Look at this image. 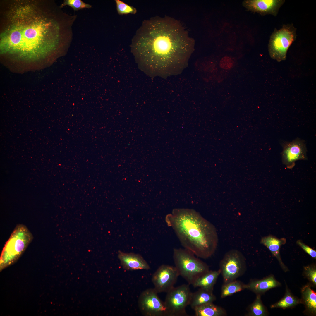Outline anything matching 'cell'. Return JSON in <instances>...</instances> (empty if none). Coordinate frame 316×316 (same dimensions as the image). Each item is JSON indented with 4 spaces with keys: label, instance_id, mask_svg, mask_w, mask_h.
<instances>
[{
    "label": "cell",
    "instance_id": "obj_1",
    "mask_svg": "<svg viewBox=\"0 0 316 316\" xmlns=\"http://www.w3.org/2000/svg\"><path fill=\"white\" fill-rule=\"evenodd\" d=\"M0 6L1 54L35 60L70 46L75 17L53 1L7 0Z\"/></svg>",
    "mask_w": 316,
    "mask_h": 316
},
{
    "label": "cell",
    "instance_id": "obj_2",
    "mask_svg": "<svg viewBox=\"0 0 316 316\" xmlns=\"http://www.w3.org/2000/svg\"><path fill=\"white\" fill-rule=\"evenodd\" d=\"M194 44L178 21L156 17L143 22L131 47L139 62L152 71L173 74L187 64Z\"/></svg>",
    "mask_w": 316,
    "mask_h": 316
},
{
    "label": "cell",
    "instance_id": "obj_3",
    "mask_svg": "<svg viewBox=\"0 0 316 316\" xmlns=\"http://www.w3.org/2000/svg\"><path fill=\"white\" fill-rule=\"evenodd\" d=\"M165 219L184 248L204 259L214 254L219 240L216 229L199 213L191 209H175Z\"/></svg>",
    "mask_w": 316,
    "mask_h": 316
},
{
    "label": "cell",
    "instance_id": "obj_4",
    "mask_svg": "<svg viewBox=\"0 0 316 316\" xmlns=\"http://www.w3.org/2000/svg\"><path fill=\"white\" fill-rule=\"evenodd\" d=\"M195 256L184 248L173 249L175 267L179 276L184 279L189 285H192L199 278L209 270L208 265Z\"/></svg>",
    "mask_w": 316,
    "mask_h": 316
},
{
    "label": "cell",
    "instance_id": "obj_5",
    "mask_svg": "<svg viewBox=\"0 0 316 316\" xmlns=\"http://www.w3.org/2000/svg\"><path fill=\"white\" fill-rule=\"evenodd\" d=\"M33 236L27 227L23 224L16 226L6 242L0 257V269L13 263L31 242Z\"/></svg>",
    "mask_w": 316,
    "mask_h": 316
},
{
    "label": "cell",
    "instance_id": "obj_6",
    "mask_svg": "<svg viewBox=\"0 0 316 316\" xmlns=\"http://www.w3.org/2000/svg\"><path fill=\"white\" fill-rule=\"evenodd\" d=\"M296 28L293 24L284 25L280 29H275L268 45L270 57L278 62L286 59L287 51L296 37Z\"/></svg>",
    "mask_w": 316,
    "mask_h": 316
},
{
    "label": "cell",
    "instance_id": "obj_7",
    "mask_svg": "<svg viewBox=\"0 0 316 316\" xmlns=\"http://www.w3.org/2000/svg\"><path fill=\"white\" fill-rule=\"evenodd\" d=\"M192 293L188 284L174 287L167 292L164 302L166 316H188L186 308L190 305Z\"/></svg>",
    "mask_w": 316,
    "mask_h": 316
},
{
    "label": "cell",
    "instance_id": "obj_8",
    "mask_svg": "<svg viewBox=\"0 0 316 316\" xmlns=\"http://www.w3.org/2000/svg\"><path fill=\"white\" fill-rule=\"evenodd\" d=\"M246 269L245 258L236 249H231L224 255L219 263V269L224 284L236 279L243 275Z\"/></svg>",
    "mask_w": 316,
    "mask_h": 316
},
{
    "label": "cell",
    "instance_id": "obj_9",
    "mask_svg": "<svg viewBox=\"0 0 316 316\" xmlns=\"http://www.w3.org/2000/svg\"><path fill=\"white\" fill-rule=\"evenodd\" d=\"M154 288L147 289L141 294L138 300L139 308L146 316H166L164 302L158 295Z\"/></svg>",
    "mask_w": 316,
    "mask_h": 316
},
{
    "label": "cell",
    "instance_id": "obj_10",
    "mask_svg": "<svg viewBox=\"0 0 316 316\" xmlns=\"http://www.w3.org/2000/svg\"><path fill=\"white\" fill-rule=\"evenodd\" d=\"M179 276L175 266L164 264L161 265L152 277L154 289L158 293L168 292L174 287Z\"/></svg>",
    "mask_w": 316,
    "mask_h": 316
},
{
    "label": "cell",
    "instance_id": "obj_11",
    "mask_svg": "<svg viewBox=\"0 0 316 316\" xmlns=\"http://www.w3.org/2000/svg\"><path fill=\"white\" fill-rule=\"evenodd\" d=\"M283 148L282 162L288 169L293 168L297 161L307 159L306 145L303 140L299 138L290 142L284 143Z\"/></svg>",
    "mask_w": 316,
    "mask_h": 316
},
{
    "label": "cell",
    "instance_id": "obj_12",
    "mask_svg": "<svg viewBox=\"0 0 316 316\" xmlns=\"http://www.w3.org/2000/svg\"><path fill=\"white\" fill-rule=\"evenodd\" d=\"M284 0H249L245 1V6L248 10L262 15H277Z\"/></svg>",
    "mask_w": 316,
    "mask_h": 316
},
{
    "label": "cell",
    "instance_id": "obj_13",
    "mask_svg": "<svg viewBox=\"0 0 316 316\" xmlns=\"http://www.w3.org/2000/svg\"><path fill=\"white\" fill-rule=\"evenodd\" d=\"M118 257L123 267L128 270H148L150 267L143 257L139 254L126 253L119 251Z\"/></svg>",
    "mask_w": 316,
    "mask_h": 316
},
{
    "label": "cell",
    "instance_id": "obj_14",
    "mask_svg": "<svg viewBox=\"0 0 316 316\" xmlns=\"http://www.w3.org/2000/svg\"><path fill=\"white\" fill-rule=\"evenodd\" d=\"M286 242V239L284 238L279 239L272 235L262 237L260 241V243L268 248L273 255L277 258L285 271H287L288 269L281 260L280 249L281 245L284 244Z\"/></svg>",
    "mask_w": 316,
    "mask_h": 316
},
{
    "label": "cell",
    "instance_id": "obj_15",
    "mask_svg": "<svg viewBox=\"0 0 316 316\" xmlns=\"http://www.w3.org/2000/svg\"><path fill=\"white\" fill-rule=\"evenodd\" d=\"M280 284L272 276L264 279L253 280L247 284V289L257 294L262 293L272 288L278 286Z\"/></svg>",
    "mask_w": 316,
    "mask_h": 316
},
{
    "label": "cell",
    "instance_id": "obj_16",
    "mask_svg": "<svg viewBox=\"0 0 316 316\" xmlns=\"http://www.w3.org/2000/svg\"><path fill=\"white\" fill-rule=\"evenodd\" d=\"M216 299L213 291L200 288L197 291L192 293L189 305L193 309L198 306L213 303Z\"/></svg>",
    "mask_w": 316,
    "mask_h": 316
},
{
    "label": "cell",
    "instance_id": "obj_17",
    "mask_svg": "<svg viewBox=\"0 0 316 316\" xmlns=\"http://www.w3.org/2000/svg\"><path fill=\"white\" fill-rule=\"evenodd\" d=\"M221 274L220 270H210L199 278L192 285L194 287H199L213 291L214 286Z\"/></svg>",
    "mask_w": 316,
    "mask_h": 316
},
{
    "label": "cell",
    "instance_id": "obj_18",
    "mask_svg": "<svg viewBox=\"0 0 316 316\" xmlns=\"http://www.w3.org/2000/svg\"><path fill=\"white\" fill-rule=\"evenodd\" d=\"M196 316H224L225 310L213 303H209L195 307L193 309Z\"/></svg>",
    "mask_w": 316,
    "mask_h": 316
},
{
    "label": "cell",
    "instance_id": "obj_19",
    "mask_svg": "<svg viewBox=\"0 0 316 316\" xmlns=\"http://www.w3.org/2000/svg\"><path fill=\"white\" fill-rule=\"evenodd\" d=\"M302 298L307 311L312 315L316 314V293L308 285L301 289Z\"/></svg>",
    "mask_w": 316,
    "mask_h": 316
},
{
    "label": "cell",
    "instance_id": "obj_20",
    "mask_svg": "<svg viewBox=\"0 0 316 316\" xmlns=\"http://www.w3.org/2000/svg\"><path fill=\"white\" fill-rule=\"evenodd\" d=\"M247 284L236 280L224 284L221 288V297L224 298L247 289Z\"/></svg>",
    "mask_w": 316,
    "mask_h": 316
},
{
    "label": "cell",
    "instance_id": "obj_21",
    "mask_svg": "<svg viewBox=\"0 0 316 316\" xmlns=\"http://www.w3.org/2000/svg\"><path fill=\"white\" fill-rule=\"evenodd\" d=\"M301 302V301L293 296L287 288L284 297L278 302L271 305V308L285 309L293 307Z\"/></svg>",
    "mask_w": 316,
    "mask_h": 316
},
{
    "label": "cell",
    "instance_id": "obj_22",
    "mask_svg": "<svg viewBox=\"0 0 316 316\" xmlns=\"http://www.w3.org/2000/svg\"><path fill=\"white\" fill-rule=\"evenodd\" d=\"M248 309V316H265L267 315V311L262 302L260 294H257L255 299Z\"/></svg>",
    "mask_w": 316,
    "mask_h": 316
},
{
    "label": "cell",
    "instance_id": "obj_23",
    "mask_svg": "<svg viewBox=\"0 0 316 316\" xmlns=\"http://www.w3.org/2000/svg\"><path fill=\"white\" fill-rule=\"evenodd\" d=\"M116 9L120 15L135 14L137 12L135 8L126 4L120 0H115Z\"/></svg>",
    "mask_w": 316,
    "mask_h": 316
},
{
    "label": "cell",
    "instance_id": "obj_24",
    "mask_svg": "<svg viewBox=\"0 0 316 316\" xmlns=\"http://www.w3.org/2000/svg\"><path fill=\"white\" fill-rule=\"evenodd\" d=\"M68 5L72 7L74 11L85 8H91L92 6L86 4L81 0H66L60 6L61 8L66 5Z\"/></svg>",
    "mask_w": 316,
    "mask_h": 316
},
{
    "label": "cell",
    "instance_id": "obj_25",
    "mask_svg": "<svg viewBox=\"0 0 316 316\" xmlns=\"http://www.w3.org/2000/svg\"><path fill=\"white\" fill-rule=\"evenodd\" d=\"M304 272L308 279L314 285H316V269L315 266H305Z\"/></svg>",
    "mask_w": 316,
    "mask_h": 316
},
{
    "label": "cell",
    "instance_id": "obj_26",
    "mask_svg": "<svg viewBox=\"0 0 316 316\" xmlns=\"http://www.w3.org/2000/svg\"><path fill=\"white\" fill-rule=\"evenodd\" d=\"M234 65V61L229 57L225 56L222 58L220 62L221 68L225 69H230Z\"/></svg>",
    "mask_w": 316,
    "mask_h": 316
},
{
    "label": "cell",
    "instance_id": "obj_27",
    "mask_svg": "<svg viewBox=\"0 0 316 316\" xmlns=\"http://www.w3.org/2000/svg\"><path fill=\"white\" fill-rule=\"evenodd\" d=\"M296 243L312 257L316 258V251L315 250L306 245L301 240H298Z\"/></svg>",
    "mask_w": 316,
    "mask_h": 316
}]
</instances>
